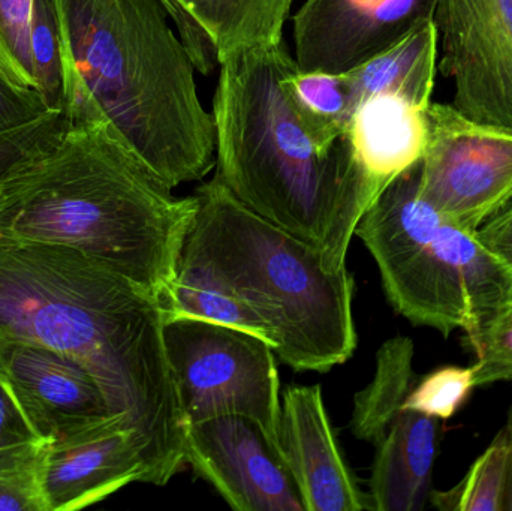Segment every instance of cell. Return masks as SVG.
I'll list each match as a JSON object with an SVG mask.
<instances>
[{
	"label": "cell",
	"instance_id": "1",
	"mask_svg": "<svg viewBox=\"0 0 512 511\" xmlns=\"http://www.w3.org/2000/svg\"><path fill=\"white\" fill-rule=\"evenodd\" d=\"M164 300L83 252L0 239V339L30 342L89 369L147 446L146 483L186 464L188 419L164 342Z\"/></svg>",
	"mask_w": 512,
	"mask_h": 511
},
{
	"label": "cell",
	"instance_id": "2",
	"mask_svg": "<svg viewBox=\"0 0 512 511\" xmlns=\"http://www.w3.org/2000/svg\"><path fill=\"white\" fill-rule=\"evenodd\" d=\"M197 209L95 114L2 183L0 239L83 252L167 305Z\"/></svg>",
	"mask_w": 512,
	"mask_h": 511
},
{
	"label": "cell",
	"instance_id": "3",
	"mask_svg": "<svg viewBox=\"0 0 512 511\" xmlns=\"http://www.w3.org/2000/svg\"><path fill=\"white\" fill-rule=\"evenodd\" d=\"M68 122L104 114L170 188L216 165L215 122L161 0H51Z\"/></svg>",
	"mask_w": 512,
	"mask_h": 511
},
{
	"label": "cell",
	"instance_id": "4",
	"mask_svg": "<svg viewBox=\"0 0 512 511\" xmlns=\"http://www.w3.org/2000/svg\"><path fill=\"white\" fill-rule=\"evenodd\" d=\"M291 59L282 42L221 66L212 113L215 174L252 212L315 246L339 272L376 197L346 137L324 146L295 110L282 83Z\"/></svg>",
	"mask_w": 512,
	"mask_h": 511
},
{
	"label": "cell",
	"instance_id": "5",
	"mask_svg": "<svg viewBox=\"0 0 512 511\" xmlns=\"http://www.w3.org/2000/svg\"><path fill=\"white\" fill-rule=\"evenodd\" d=\"M183 263L200 267L267 323L274 353L297 372H328L357 348L348 269L333 272L315 246L256 215L218 174L195 192Z\"/></svg>",
	"mask_w": 512,
	"mask_h": 511
},
{
	"label": "cell",
	"instance_id": "6",
	"mask_svg": "<svg viewBox=\"0 0 512 511\" xmlns=\"http://www.w3.org/2000/svg\"><path fill=\"white\" fill-rule=\"evenodd\" d=\"M418 162L397 177L355 228L378 264L388 302L445 338L483 335L512 306V270L418 192Z\"/></svg>",
	"mask_w": 512,
	"mask_h": 511
},
{
	"label": "cell",
	"instance_id": "7",
	"mask_svg": "<svg viewBox=\"0 0 512 511\" xmlns=\"http://www.w3.org/2000/svg\"><path fill=\"white\" fill-rule=\"evenodd\" d=\"M164 342L188 425L246 417L280 452L282 398L276 353L268 342L195 318H167Z\"/></svg>",
	"mask_w": 512,
	"mask_h": 511
},
{
	"label": "cell",
	"instance_id": "8",
	"mask_svg": "<svg viewBox=\"0 0 512 511\" xmlns=\"http://www.w3.org/2000/svg\"><path fill=\"white\" fill-rule=\"evenodd\" d=\"M418 165V192L448 219L475 233L512 204V129L475 122L432 102Z\"/></svg>",
	"mask_w": 512,
	"mask_h": 511
},
{
	"label": "cell",
	"instance_id": "9",
	"mask_svg": "<svg viewBox=\"0 0 512 511\" xmlns=\"http://www.w3.org/2000/svg\"><path fill=\"white\" fill-rule=\"evenodd\" d=\"M439 69L453 107L475 122L512 129V0H438Z\"/></svg>",
	"mask_w": 512,
	"mask_h": 511
},
{
	"label": "cell",
	"instance_id": "10",
	"mask_svg": "<svg viewBox=\"0 0 512 511\" xmlns=\"http://www.w3.org/2000/svg\"><path fill=\"white\" fill-rule=\"evenodd\" d=\"M185 458L231 509L304 511L282 453L246 417L189 423Z\"/></svg>",
	"mask_w": 512,
	"mask_h": 511
},
{
	"label": "cell",
	"instance_id": "11",
	"mask_svg": "<svg viewBox=\"0 0 512 511\" xmlns=\"http://www.w3.org/2000/svg\"><path fill=\"white\" fill-rule=\"evenodd\" d=\"M438 0H306L292 17L303 71L345 74L435 17Z\"/></svg>",
	"mask_w": 512,
	"mask_h": 511
},
{
	"label": "cell",
	"instance_id": "12",
	"mask_svg": "<svg viewBox=\"0 0 512 511\" xmlns=\"http://www.w3.org/2000/svg\"><path fill=\"white\" fill-rule=\"evenodd\" d=\"M147 446L125 416L45 443L38 485L44 511H77L134 482L146 483Z\"/></svg>",
	"mask_w": 512,
	"mask_h": 511
},
{
	"label": "cell",
	"instance_id": "13",
	"mask_svg": "<svg viewBox=\"0 0 512 511\" xmlns=\"http://www.w3.org/2000/svg\"><path fill=\"white\" fill-rule=\"evenodd\" d=\"M0 377L45 443L117 416L89 369L42 345L0 339Z\"/></svg>",
	"mask_w": 512,
	"mask_h": 511
},
{
	"label": "cell",
	"instance_id": "14",
	"mask_svg": "<svg viewBox=\"0 0 512 511\" xmlns=\"http://www.w3.org/2000/svg\"><path fill=\"white\" fill-rule=\"evenodd\" d=\"M280 452L304 511L372 510L334 437L319 386H291L283 392Z\"/></svg>",
	"mask_w": 512,
	"mask_h": 511
},
{
	"label": "cell",
	"instance_id": "15",
	"mask_svg": "<svg viewBox=\"0 0 512 511\" xmlns=\"http://www.w3.org/2000/svg\"><path fill=\"white\" fill-rule=\"evenodd\" d=\"M195 69L213 74L248 51L283 42L294 0H161Z\"/></svg>",
	"mask_w": 512,
	"mask_h": 511
},
{
	"label": "cell",
	"instance_id": "16",
	"mask_svg": "<svg viewBox=\"0 0 512 511\" xmlns=\"http://www.w3.org/2000/svg\"><path fill=\"white\" fill-rule=\"evenodd\" d=\"M427 110L396 93H378L355 108L345 137L376 200L423 159L429 134Z\"/></svg>",
	"mask_w": 512,
	"mask_h": 511
},
{
	"label": "cell",
	"instance_id": "17",
	"mask_svg": "<svg viewBox=\"0 0 512 511\" xmlns=\"http://www.w3.org/2000/svg\"><path fill=\"white\" fill-rule=\"evenodd\" d=\"M375 449L367 494L372 510H424L433 491L438 419L402 408Z\"/></svg>",
	"mask_w": 512,
	"mask_h": 511
},
{
	"label": "cell",
	"instance_id": "18",
	"mask_svg": "<svg viewBox=\"0 0 512 511\" xmlns=\"http://www.w3.org/2000/svg\"><path fill=\"white\" fill-rule=\"evenodd\" d=\"M438 60V29L435 21H427L387 50L345 72L352 110L378 93H396L430 107Z\"/></svg>",
	"mask_w": 512,
	"mask_h": 511
},
{
	"label": "cell",
	"instance_id": "19",
	"mask_svg": "<svg viewBox=\"0 0 512 511\" xmlns=\"http://www.w3.org/2000/svg\"><path fill=\"white\" fill-rule=\"evenodd\" d=\"M414 386V342L408 336H394L376 354L373 380L354 396L349 425L354 437L376 446Z\"/></svg>",
	"mask_w": 512,
	"mask_h": 511
},
{
	"label": "cell",
	"instance_id": "20",
	"mask_svg": "<svg viewBox=\"0 0 512 511\" xmlns=\"http://www.w3.org/2000/svg\"><path fill=\"white\" fill-rule=\"evenodd\" d=\"M167 318H195L254 333L276 348V336L236 294L216 282L200 267L180 261L167 300Z\"/></svg>",
	"mask_w": 512,
	"mask_h": 511
},
{
	"label": "cell",
	"instance_id": "21",
	"mask_svg": "<svg viewBox=\"0 0 512 511\" xmlns=\"http://www.w3.org/2000/svg\"><path fill=\"white\" fill-rule=\"evenodd\" d=\"M282 83L295 110L324 146H336L345 138L354 113L345 74L303 71L291 59Z\"/></svg>",
	"mask_w": 512,
	"mask_h": 511
},
{
	"label": "cell",
	"instance_id": "22",
	"mask_svg": "<svg viewBox=\"0 0 512 511\" xmlns=\"http://www.w3.org/2000/svg\"><path fill=\"white\" fill-rule=\"evenodd\" d=\"M505 471L507 437L501 429L462 482L448 491H432L430 504L441 511H502Z\"/></svg>",
	"mask_w": 512,
	"mask_h": 511
},
{
	"label": "cell",
	"instance_id": "23",
	"mask_svg": "<svg viewBox=\"0 0 512 511\" xmlns=\"http://www.w3.org/2000/svg\"><path fill=\"white\" fill-rule=\"evenodd\" d=\"M35 0H0V78L21 92H39L32 53Z\"/></svg>",
	"mask_w": 512,
	"mask_h": 511
},
{
	"label": "cell",
	"instance_id": "24",
	"mask_svg": "<svg viewBox=\"0 0 512 511\" xmlns=\"http://www.w3.org/2000/svg\"><path fill=\"white\" fill-rule=\"evenodd\" d=\"M32 53L42 98L50 110H63L62 59L51 0L33 2Z\"/></svg>",
	"mask_w": 512,
	"mask_h": 511
},
{
	"label": "cell",
	"instance_id": "25",
	"mask_svg": "<svg viewBox=\"0 0 512 511\" xmlns=\"http://www.w3.org/2000/svg\"><path fill=\"white\" fill-rule=\"evenodd\" d=\"M66 126L65 110H50L33 122L0 132V186L18 168L53 147Z\"/></svg>",
	"mask_w": 512,
	"mask_h": 511
},
{
	"label": "cell",
	"instance_id": "26",
	"mask_svg": "<svg viewBox=\"0 0 512 511\" xmlns=\"http://www.w3.org/2000/svg\"><path fill=\"white\" fill-rule=\"evenodd\" d=\"M474 387L472 366H445L427 375L414 386L403 408L438 420H447L462 407Z\"/></svg>",
	"mask_w": 512,
	"mask_h": 511
},
{
	"label": "cell",
	"instance_id": "27",
	"mask_svg": "<svg viewBox=\"0 0 512 511\" xmlns=\"http://www.w3.org/2000/svg\"><path fill=\"white\" fill-rule=\"evenodd\" d=\"M477 356L475 387L512 383V306L483 335L466 342Z\"/></svg>",
	"mask_w": 512,
	"mask_h": 511
},
{
	"label": "cell",
	"instance_id": "28",
	"mask_svg": "<svg viewBox=\"0 0 512 511\" xmlns=\"http://www.w3.org/2000/svg\"><path fill=\"white\" fill-rule=\"evenodd\" d=\"M44 443L0 377V453Z\"/></svg>",
	"mask_w": 512,
	"mask_h": 511
},
{
	"label": "cell",
	"instance_id": "29",
	"mask_svg": "<svg viewBox=\"0 0 512 511\" xmlns=\"http://www.w3.org/2000/svg\"><path fill=\"white\" fill-rule=\"evenodd\" d=\"M38 468H0V511H44Z\"/></svg>",
	"mask_w": 512,
	"mask_h": 511
},
{
	"label": "cell",
	"instance_id": "30",
	"mask_svg": "<svg viewBox=\"0 0 512 511\" xmlns=\"http://www.w3.org/2000/svg\"><path fill=\"white\" fill-rule=\"evenodd\" d=\"M50 111L38 92H21L0 78V132L18 128Z\"/></svg>",
	"mask_w": 512,
	"mask_h": 511
},
{
	"label": "cell",
	"instance_id": "31",
	"mask_svg": "<svg viewBox=\"0 0 512 511\" xmlns=\"http://www.w3.org/2000/svg\"><path fill=\"white\" fill-rule=\"evenodd\" d=\"M474 234L484 249L512 270V204Z\"/></svg>",
	"mask_w": 512,
	"mask_h": 511
},
{
	"label": "cell",
	"instance_id": "32",
	"mask_svg": "<svg viewBox=\"0 0 512 511\" xmlns=\"http://www.w3.org/2000/svg\"><path fill=\"white\" fill-rule=\"evenodd\" d=\"M507 437V471H505L504 497H502V511H512V407L508 413L504 428Z\"/></svg>",
	"mask_w": 512,
	"mask_h": 511
}]
</instances>
